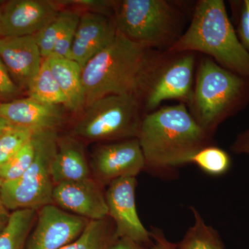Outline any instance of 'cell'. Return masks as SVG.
<instances>
[{
	"label": "cell",
	"mask_w": 249,
	"mask_h": 249,
	"mask_svg": "<svg viewBox=\"0 0 249 249\" xmlns=\"http://www.w3.org/2000/svg\"><path fill=\"white\" fill-rule=\"evenodd\" d=\"M52 177L54 186L90 178L83 144L74 136H59L56 153L52 162Z\"/></svg>",
	"instance_id": "e0dca14e"
},
{
	"label": "cell",
	"mask_w": 249,
	"mask_h": 249,
	"mask_svg": "<svg viewBox=\"0 0 249 249\" xmlns=\"http://www.w3.org/2000/svg\"><path fill=\"white\" fill-rule=\"evenodd\" d=\"M201 52L220 66L249 80V53L239 40L222 0H201L189 27L165 54Z\"/></svg>",
	"instance_id": "3957f363"
},
{
	"label": "cell",
	"mask_w": 249,
	"mask_h": 249,
	"mask_svg": "<svg viewBox=\"0 0 249 249\" xmlns=\"http://www.w3.org/2000/svg\"><path fill=\"white\" fill-rule=\"evenodd\" d=\"M45 60L67 98V109L75 114H81L86 106L82 78L83 68L71 59L52 55Z\"/></svg>",
	"instance_id": "ac0fdd59"
},
{
	"label": "cell",
	"mask_w": 249,
	"mask_h": 249,
	"mask_svg": "<svg viewBox=\"0 0 249 249\" xmlns=\"http://www.w3.org/2000/svg\"><path fill=\"white\" fill-rule=\"evenodd\" d=\"M231 150L235 154L249 155V128L241 132L232 143Z\"/></svg>",
	"instance_id": "1f68e13d"
},
{
	"label": "cell",
	"mask_w": 249,
	"mask_h": 249,
	"mask_svg": "<svg viewBox=\"0 0 249 249\" xmlns=\"http://www.w3.org/2000/svg\"><path fill=\"white\" fill-rule=\"evenodd\" d=\"M1 181H0V188L1 186ZM10 215L9 210L6 209V206L3 202L2 199H1V191H0V232L4 229L9 221Z\"/></svg>",
	"instance_id": "836d02e7"
},
{
	"label": "cell",
	"mask_w": 249,
	"mask_h": 249,
	"mask_svg": "<svg viewBox=\"0 0 249 249\" xmlns=\"http://www.w3.org/2000/svg\"><path fill=\"white\" fill-rule=\"evenodd\" d=\"M163 54L156 53L118 32L109 47L90 60L82 71L86 106L109 95L142 99L147 81Z\"/></svg>",
	"instance_id": "7a4b0ae2"
},
{
	"label": "cell",
	"mask_w": 249,
	"mask_h": 249,
	"mask_svg": "<svg viewBox=\"0 0 249 249\" xmlns=\"http://www.w3.org/2000/svg\"><path fill=\"white\" fill-rule=\"evenodd\" d=\"M89 220L53 204L37 210L24 249H61L76 240Z\"/></svg>",
	"instance_id": "30bf717a"
},
{
	"label": "cell",
	"mask_w": 249,
	"mask_h": 249,
	"mask_svg": "<svg viewBox=\"0 0 249 249\" xmlns=\"http://www.w3.org/2000/svg\"><path fill=\"white\" fill-rule=\"evenodd\" d=\"M0 58L10 74L26 88L44 60L34 36L0 37Z\"/></svg>",
	"instance_id": "2e32d148"
},
{
	"label": "cell",
	"mask_w": 249,
	"mask_h": 249,
	"mask_svg": "<svg viewBox=\"0 0 249 249\" xmlns=\"http://www.w3.org/2000/svg\"><path fill=\"white\" fill-rule=\"evenodd\" d=\"M30 129L11 124L0 134V165L16 155L34 136Z\"/></svg>",
	"instance_id": "d4e9b609"
},
{
	"label": "cell",
	"mask_w": 249,
	"mask_h": 249,
	"mask_svg": "<svg viewBox=\"0 0 249 249\" xmlns=\"http://www.w3.org/2000/svg\"><path fill=\"white\" fill-rule=\"evenodd\" d=\"M10 124H10L9 121H6L4 118L0 116V133H1L4 129H6V127H9Z\"/></svg>",
	"instance_id": "e575fe53"
},
{
	"label": "cell",
	"mask_w": 249,
	"mask_h": 249,
	"mask_svg": "<svg viewBox=\"0 0 249 249\" xmlns=\"http://www.w3.org/2000/svg\"><path fill=\"white\" fill-rule=\"evenodd\" d=\"M245 89L242 77L226 70L212 59L203 58L198 67L189 106L199 126L212 136L231 114Z\"/></svg>",
	"instance_id": "5b68a950"
},
{
	"label": "cell",
	"mask_w": 249,
	"mask_h": 249,
	"mask_svg": "<svg viewBox=\"0 0 249 249\" xmlns=\"http://www.w3.org/2000/svg\"><path fill=\"white\" fill-rule=\"evenodd\" d=\"M76 10H60L53 19L40 32L34 35L36 42L40 49L42 58H49L53 53L54 48L62 31L66 27Z\"/></svg>",
	"instance_id": "cb8c5ba5"
},
{
	"label": "cell",
	"mask_w": 249,
	"mask_h": 249,
	"mask_svg": "<svg viewBox=\"0 0 249 249\" xmlns=\"http://www.w3.org/2000/svg\"><path fill=\"white\" fill-rule=\"evenodd\" d=\"M194 222L178 243L177 249H225L219 232L208 225L195 207H191Z\"/></svg>",
	"instance_id": "7402d4cb"
},
{
	"label": "cell",
	"mask_w": 249,
	"mask_h": 249,
	"mask_svg": "<svg viewBox=\"0 0 249 249\" xmlns=\"http://www.w3.org/2000/svg\"><path fill=\"white\" fill-rule=\"evenodd\" d=\"M27 89L29 97L36 101L67 108V98L52 74L45 59L38 72L29 82Z\"/></svg>",
	"instance_id": "ffe728a7"
},
{
	"label": "cell",
	"mask_w": 249,
	"mask_h": 249,
	"mask_svg": "<svg viewBox=\"0 0 249 249\" xmlns=\"http://www.w3.org/2000/svg\"><path fill=\"white\" fill-rule=\"evenodd\" d=\"M58 131L34 132L35 157L20 178L1 183V199L9 211L40 209L53 203L52 165L57 151Z\"/></svg>",
	"instance_id": "52a82bcc"
},
{
	"label": "cell",
	"mask_w": 249,
	"mask_h": 249,
	"mask_svg": "<svg viewBox=\"0 0 249 249\" xmlns=\"http://www.w3.org/2000/svg\"><path fill=\"white\" fill-rule=\"evenodd\" d=\"M56 1L10 0L0 4V37L34 36L60 12Z\"/></svg>",
	"instance_id": "7c38bea8"
},
{
	"label": "cell",
	"mask_w": 249,
	"mask_h": 249,
	"mask_svg": "<svg viewBox=\"0 0 249 249\" xmlns=\"http://www.w3.org/2000/svg\"><path fill=\"white\" fill-rule=\"evenodd\" d=\"M143 116L141 100L128 95H109L85 108L72 135L90 142H114L137 139Z\"/></svg>",
	"instance_id": "8992f818"
},
{
	"label": "cell",
	"mask_w": 249,
	"mask_h": 249,
	"mask_svg": "<svg viewBox=\"0 0 249 249\" xmlns=\"http://www.w3.org/2000/svg\"><path fill=\"white\" fill-rule=\"evenodd\" d=\"M60 6L80 8L84 11L98 13L112 18L114 1L107 0H63L56 1Z\"/></svg>",
	"instance_id": "83f0119b"
},
{
	"label": "cell",
	"mask_w": 249,
	"mask_h": 249,
	"mask_svg": "<svg viewBox=\"0 0 249 249\" xmlns=\"http://www.w3.org/2000/svg\"><path fill=\"white\" fill-rule=\"evenodd\" d=\"M150 234L153 241L150 249H177L176 243L170 242L160 229L152 227Z\"/></svg>",
	"instance_id": "4dcf8cb0"
},
{
	"label": "cell",
	"mask_w": 249,
	"mask_h": 249,
	"mask_svg": "<svg viewBox=\"0 0 249 249\" xmlns=\"http://www.w3.org/2000/svg\"><path fill=\"white\" fill-rule=\"evenodd\" d=\"M37 213L36 209L13 211L6 227L0 232V249H24Z\"/></svg>",
	"instance_id": "d6986e66"
},
{
	"label": "cell",
	"mask_w": 249,
	"mask_h": 249,
	"mask_svg": "<svg viewBox=\"0 0 249 249\" xmlns=\"http://www.w3.org/2000/svg\"><path fill=\"white\" fill-rule=\"evenodd\" d=\"M0 116L11 124L34 132L58 131L66 119L60 106L45 104L29 96L0 103Z\"/></svg>",
	"instance_id": "9a60e30c"
},
{
	"label": "cell",
	"mask_w": 249,
	"mask_h": 249,
	"mask_svg": "<svg viewBox=\"0 0 249 249\" xmlns=\"http://www.w3.org/2000/svg\"><path fill=\"white\" fill-rule=\"evenodd\" d=\"M81 12L76 10L70 22L62 31L52 54L55 56L70 59V53Z\"/></svg>",
	"instance_id": "4316f807"
},
{
	"label": "cell",
	"mask_w": 249,
	"mask_h": 249,
	"mask_svg": "<svg viewBox=\"0 0 249 249\" xmlns=\"http://www.w3.org/2000/svg\"><path fill=\"white\" fill-rule=\"evenodd\" d=\"M1 133H0V134H1Z\"/></svg>",
	"instance_id": "d590c367"
},
{
	"label": "cell",
	"mask_w": 249,
	"mask_h": 249,
	"mask_svg": "<svg viewBox=\"0 0 249 249\" xmlns=\"http://www.w3.org/2000/svg\"><path fill=\"white\" fill-rule=\"evenodd\" d=\"M237 36L242 45L249 53V0H245L242 2Z\"/></svg>",
	"instance_id": "f546056e"
},
{
	"label": "cell",
	"mask_w": 249,
	"mask_h": 249,
	"mask_svg": "<svg viewBox=\"0 0 249 249\" xmlns=\"http://www.w3.org/2000/svg\"><path fill=\"white\" fill-rule=\"evenodd\" d=\"M102 185L91 178L54 186L53 203L88 220L108 217L106 193Z\"/></svg>",
	"instance_id": "4fadbf2b"
},
{
	"label": "cell",
	"mask_w": 249,
	"mask_h": 249,
	"mask_svg": "<svg viewBox=\"0 0 249 249\" xmlns=\"http://www.w3.org/2000/svg\"><path fill=\"white\" fill-rule=\"evenodd\" d=\"M211 176L226 175L232 165L231 158L220 147L209 145L201 148L192 157L191 163Z\"/></svg>",
	"instance_id": "603a6c76"
},
{
	"label": "cell",
	"mask_w": 249,
	"mask_h": 249,
	"mask_svg": "<svg viewBox=\"0 0 249 249\" xmlns=\"http://www.w3.org/2000/svg\"><path fill=\"white\" fill-rule=\"evenodd\" d=\"M211 137L181 103L144 116L137 139L145 159V170L167 175L189 164L196 152L211 145Z\"/></svg>",
	"instance_id": "6da1fadb"
},
{
	"label": "cell",
	"mask_w": 249,
	"mask_h": 249,
	"mask_svg": "<svg viewBox=\"0 0 249 249\" xmlns=\"http://www.w3.org/2000/svg\"><path fill=\"white\" fill-rule=\"evenodd\" d=\"M19 91V88L11 78L9 70L0 58V100L16 96Z\"/></svg>",
	"instance_id": "f1b7e54d"
},
{
	"label": "cell",
	"mask_w": 249,
	"mask_h": 249,
	"mask_svg": "<svg viewBox=\"0 0 249 249\" xmlns=\"http://www.w3.org/2000/svg\"><path fill=\"white\" fill-rule=\"evenodd\" d=\"M108 249H150L127 238H117Z\"/></svg>",
	"instance_id": "d6a6232c"
},
{
	"label": "cell",
	"mask_w": 249,
	"mask_h": 249,
	"mask_svg": "<svg viewBox=\"0 0 249 249\" xmlns=\"http://www.w3.org/2000/svg\"><path fill=\"white\" fill-rule=\"evenodd\" d=\"M91 166L102 186L118 178L135 177L145 170V162L138 139L109 142L94 150Z\"/></svg>",
	"instance_id": "8fae6325"
},
{
	"label": "cell",
	"mask_w": 249,
	"mask_h": 249,
	"mask_svg": "<svg viewBox=\"0 0 249 249\" xmlns=\"http://www.w3.org/2000/svg\"><path fill=\"white\" fill-rule=\"evenodd\" d=\"M179 12L165 0L114 1L112 19L128 40L148 49L173 45L179 36Z\"/></svg>",
	"instance_id": "277c9868"
},
{
	"label": "cell",
	"mask_w": 249,
	"mask_h": 249,
	"mask_svg": "<svg viewBox=\"0 0 249 249\" xmlns=\"http://www.w3.org/2000/svg\"><path fill=\"white\" fill-rule=\"evenodd\" d=\"M135 177L118 178L111 181L106 193L108 216L115 227L116 239L127 238L151 248L153 241L139 218L136 206Z\"/></svg>",
	"instance_id": "9c48e42d"
},
{
	"label": "cell",
	"mask_w": 249,
	"mask_h": 249,
	"mask_svg": "<svg viewBox=\"0 0 249 249\" xmlns=\"http://www.w3.org/2000/svg\"><path fill=\"white\" fill-rule=\"evenodd\" d=\"M35 157L34 139L27 142L11 160L0 165V181H14L20 178L32 164Z\"/></svg>",
	"instance_id": "484cf974"
},
{
	"label": "cell",
	"mask_w": 249,
	"mask_h": 249,
	"mask_svg": "<svg viewBox=\"0 0 249 249\" xmlns=\"http://www.w3.org/2000/svg\"><path fill=\"white\" fill-rule=\"evenodd\" d=\"M161 59L147 81L142 98L144 107L153 111L167 100H178L189 103L193 91V73L196 58L191 52L173 54Z\"/></svg>",
	"instance_id": "ba28073f"
},
{
	"label": "cell",
	"mask_w": 249,
	"mask_h": 249,
	"mask_svg": "<svg viewBox=\"0 0 249 249\" xmlns=\"http://www.w3.org/2000/svg\"><path fill=\"white\" fill-rule=\"evenodd\" d=\"M117 29L112 18L98 13L83 11L71 49L70 59L83 68L115 40Z\"/></svg>",
	"instance_id": "5bb4252c"
},
{
	"label": "cell",
	"mask_w": 249,
	"mask_h": 249,
	"mask_svg": "<svg viewBox=\"0 0 249 249\" xmlns=\"http://www.w3.org/2000/svg\"><path fill=\"white\" fill-rule=\"evenodd\" d=\"M116 240L115 227L108 216L89 220L76 240L61 249H108Z\"/></svg>",
	"instance_id": "44dd1931"
}]
</instances>
